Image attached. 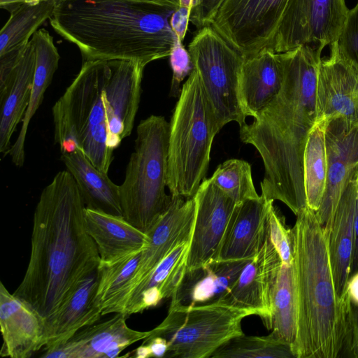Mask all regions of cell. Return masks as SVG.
<instances>
[{"instance_id":"7a4b0ae2","label":"cell","mask_w":358,"mask_h":358,"mask_svg":"<svg viewBox=\"0 0 358 358\" xmlns=\"http://www.w3.org/2000/svg\"><path fill=\"white\" fill-rule=\"evenodd\" d=\"M85 210L67 170L54 176L36 204L28 266L13 294L45 322L100 264L97 248L86 229Z\"/></svg>"},{"instance_id":"d6986e66","label":"cell","mask_w":358,"mask_h":358,"mask_svg":"<svg viewBox=\"0 0 358 358\" xmlns=\"http://www.w3.org/2000/svg\"><path fill=\"white\" fill-rule=\"evenodd\" d=\"M357 190L358 168L345 185L330 221L323 227L334 287L341 299L347 294L349 280Z\"/></svg>"},{"instance_id":"9a60e30c","label":"cell","mask_w":358,"mask_h":358,"mask_svg":"<svg viewBox=\"0 0 358 358\" xmlns=\"http://www.w3.org/2000/svg\"><path fill=\"white\" fill-rule=\"evenodd\" d=\"M327 178L316 213L324 227L331 220L345 185L358 168V125L341 117L330 119L325 130Z\"/></svg>"},{"instance_id":"6da1fadb","label":"cell","mask_w":358,"mask_h":358,"mask_svg":"<svg viewBox=\"0 0 358 358\" xmlns=\"http://www.w3.org/2000/svg\"><path fill=\"white\" fill-rule=\"evenodd\" d=\"M320 52L302 45L278 53L283 80L277 96L240 127V138L253 145L264 166L262 195L280 201L296 215L307 206L303 154L316 120V85Z\"/></svg>"},{"instance_id":"2e32d148","label":"cell","mask_w":358,"mask_h":358,"mask_svg":"<svg viewBox=\"0 0 358 358\" xmlns=\"http://www.w3.org/2000/svg\"><path fill=\"white\" fill-rule=\"evenodd\" d=\"M128 317L115 313L110 319L78 331L65 343L45 348L43 358H115L129 345L143 341L150 331L129 327Z\"/></svg>"},{"instance_id":"f6af8a7d","label":"cell","mask_w":358,"mask_h":358,"mask_svg":"<svg viewBox=\"0 0 358 358\" xmlns=\"http://www.w3.org/2000/svg\"><path fill=\"white\" fill-rule=\"evenodd\" d=\"M134 357L136 358H149L150 352L145 344L142 343L138 348L135 350Z\"/></svg>"},{"instance_id":"7c38bea8","label":"cell","mask_w":358,"mask_h":358,"mask_svg":"<svg viewBox=\"0 0 358 358\" xmlns=\"http://www.w3.org/2000/svg\"><path fill=\"white\" fill-rule=\"evenodd\" d=\"M194 197L196 214L187 271L218 259L227 225L236 204L210 178L203 180Z\"/></svg>"},{"instance_id":"ab89813d","label":"cell","mask_w":358,"mask_h":358,"mask_svg":"<svg viewBox=\"0 0 358 358\" xmlns=\"http://www.w3.org/2000/svg\"><path fill=\"white\" fill-rule=\"evenodd\" d=\"M192 9L179 6L170 17L171 27L177 38L183 41L186 35L188 23L190 21Z\"/></svg>"},{"instance_id":"f546056e","label":"cell","mask_w":358,"mask_h":358,"mask_svg":"<svg viewBox=\"0 0 358 358\" xmlns=\"http://www.w3.org/2000/svg\"><path fill=\"white\" fill-rule=\"evenodd\" d=\"M297 292L294 263L281 264L271 301V331L292 345L297 329Z\"/></svg>"},{"instance_id":"8992f818","label":"cell","mask_w":358,"mask_h":358,"mask_svg":"<svg viewBox=\"0 0 358 358\" xmlns=\"http://www.w3.org/2000/svg\"><path fill=\"white\" fill-rule=\"evenodd\" d=\"M169 126L166 187L172 196L192 198L206 178L220 131L194 69L182 86Z\"/></svg>"},{"instance_id":"d6a6232c","label":"cell","mask_w":358,"mask_h":358,"mask_svg":"<svg viewBox=\"0 0 358 358\" xmlns=\"http://www.w3.org/2000/svg\"><path fill=\"white\" fill-rule=\"evenodd\" d=\"M210 358H295L292 345L278 338L272 331L267 336H247L244 333L231 338Z\"/></svg>"},{"instance_id":"7402d4cb","label":"cell","mask_w":358,"mask_h":358,"mask_svg":"<svg viewBox=\"0 0 358 358\" xmlns=\"http://www.w3.org/2000/svg\"><path fill=\"white\" fill-rule=\"evenodd\" d=\"M250 259L216 260L186 271L169 306L189 307L218 303Z\"/></svg>"},{"instance_id":"9c48e42d","label":"cell","mask_w":358,"mask_h":358,"mask_svg":"<svg viewBox=\"0 0 358 358\" xmlns=\"http://www.w3.org/2000/svg\"><path fill=\"white\" fill-rule=\"evenodd\" d=\"M250 315V311L222 303L169 306L166 317L150 336L166 340V357L210 358L229 339L243 334L242 320Z\"/></svg>"},{"instance_id":"e575fe53","label":"cell","mask_w":358,"mask_h":358,"mask_svg":"<svg viewBox=\"0 0 358 358\" xmlns=\"http://www.w3.org/2000/svg\"><path fill=\"white\" fill-rule=\"evenodd\" d=\"M268 233L282 263L292 264L294 261V242L292 228L283 215L271 202L268 210Z\"/></svg>"},{"instance_id":"83f0119b","label":"cell","mask_w":358,"mask_h":358,"mask_svg":"<svg viewBox=\"0 0 358 358\" xmlns=\"http://www.w3.org/2000/svg\"><path fill=\"white\" fill-rule=\"evenodd\" d=\"M61 160L74 178L86 208L122 216L120 185L107 173L95 167L80 150L62 154Z\"/></svg>"},{"instance_id":"8d00e7d4","label":"cell","mask_w":358,"mask_h":358,"mask_svg":"<svg viewBox=\"0 0 358 358\" xmlns=\"http://www.w3.org/2000/svg\"><path fill=\"white\" fill-rule=\"evenodd\" d=\"M169 61L173 72L170 95L177 97L180 94L181 83L193 70L189 51L184 47L182 41L178 38L171 49Z\"/></svg>"},{"instance_id":"44dd1931","label":"cell","mask_w":358,"mask_h":358,"mask_svg":"<svg viewBox=\"0 0 358 358\" xmlns=\"http://www.w3.org/2000/svg\"><path fill=\"white\" fill-rule=\"evenodd\" d=\"M99 271L82 280L54 314L45 322L44 349L65 343L78 331L103 316L96 297Z\"/></svg>"},{"instance_id":"b9f144b4","label":"cell","mask_w":358,"mask_h":358,"mask_svg":"<svg viewBox=\"0 0 358 358\" xmlns=\"http://www.w3.org/2000/svg\"><path fill=\"white\" fill-rule=\"evenodd\" d=\"M347 294L352 302L358 304V272L349 279Z\"/></svg>"},{"instance_id":"bcb514c9","label":"cell","mask_w":358,"mask_h":358,"mask_svg":"<svg viewBox=\"0 0 358 358\" xmlns=\"http://www.w3.org/2000/svg\"><path fill=\"white\" fill-rule=\"evenodd\" d=\"M194 0H179V6L187 7L192 9Z\"/></svg>"},{"instance_id":"5bb4252c","label":"cell","mask_w":358,"mask_h":358,"mask_svg":"<svg viewBox=\"0 0 358 358\" xmlns=\"http://www.w3.org/2000/svg\"><path fill=\"white\" fill-rule=\"evenodd\" d=\"M282 260L268 235L259 252L243 268L227 294L218 303L250 311L271 329V301Z\"/></svg>"},{"instance_id":"ba28073f","label":"cell","mask_w":358,"mask_h":358,"mask_svg":"<svg viewBox=\"0 0 358 358\" xmlns=\"http://www.w3.org/2000/svg\"><path fill=\"white\" fill-rule=\"evenodd\" d=\"M188 51L219 131L231 122L245 124L238 92L244 55L210 24L199 29Z\"/></svg>"},{"instance_id":"3957f363","label":"cell","mask_w":358,"mask_h":358,"mask_svg":"<svg viewBox=\"0 0 358 358\" xmlns=\"http://www.w3.org/2000/svg\"><path fill=\"white\" fill-rule=\"evenodd\" d=\"M145 67L132 60L83 61L52 109L62 154L80 150L108 174L114 150L132 131Z\"/></svg>"},{"instance_id":"4316f807","label":"cell","mask_w":358,"mask_h":358,"mask_svg":"<svg viewBox=\"0 0 358 358\" xmlns=\"http://www.w3.org/2000/svg\"><path fill=\"white\" fill-rule=\"evenodd\" d=\"M30 41L36 53L31 96L22 121L21 129L9 152L12 162L17 167L22 166L24 162V143L30 121L43 101L45 92L52 82L60 59L53 38L46 29L36 31Z\"/></svg>"},{"instance_id":"cb8c5ba5","label":"cell","mask_w":358,"mask_h":358,"mask_svg":"<svg viewBox=\"0 0 358 358\" xmlns=\"http://www.w3.org/2000/svg\"><path fill=\"white\" fill-rule=\"evenodd\" d=\"M282 80L278 53L264 49L245 57L239 78L238 92L245 115L256 117L279 93Z\"/></svg>"},{"instance_id":"7bdbcfd3","label":"cell","mask_w":358,"mask_h":358,"mask_svg":"<svg viewBox=\"0 0 358 358\" xmlns=\"http://www.w3.org/2000/svg\"><path fill=\"white\" fill-rule=\"evenodd\" d=\"M160 7L176 10L179 6V0H128Z\"/></svg>"},{"instance_id":"d4e9b609","label":"cell","mask_w":358,"mask_h":358,"mask_svg":"<svg viewBox=\"0 0 358 358\" xmlns=\"http://www.w3.org/2000/svg\"><path fill=\"white\" fill-rule=\"evenodd\" d=\"M86 229L96 244L101 263L110 264L143 250L148 236L122 215L86 208Z\"/></svg>"},{"instance_id":"d590c367","label":"cell","mask_w":358,"mask_h":358,"mask_svg":"<svg viewBox=\"0 0 358 358\" xmlns=\"http://www.w3.org/2000/svg\"><path fill=\"white\" fill-rule=\"evenodd\" d=\"M337 44L341 54L358 70V1L348 12Z\"/></svg>"},{"instance_id":"836d02e7","label":"cell","mask_w":358,"mask_h":358,"mask_svg":"<svg viewBox=\"0 0 358 358\" xmlns=\"http://www.w3.org/2000/svg\"><path fill=\"white\" fill-rule=\"evenodd\" d=\"M213 184L236 203L260 196L255 189L250 164L231 159L220 164L210 178Z\"/></svg>"},{"instance_id":"74e56055","label":"cell","mask_w":358,"mask_h":358,"mask_svg":"<svg viewBox=\"0 0 358 358\" xmlns=\"http://www.w3.org/2000/svg\"><path fill=\"white\" fill-rule=\"evenodd\" d=\"M224 0H194L190 21L200 29L210 24Z\"/></svg>"},{"instance_id":"ffe728a7","label":"cell","mask_w":358,"mask_h":358,"mask_svg":"<svg viewBox=\"0 0 358 358\" xmlns=\"http://www.w3.org/2000/svg\"><path fill=\"white\" fill-rule=\"evenodd\" d=\"M272 201L262 194L236 203L231 215L217 260L252 259L268 235V210Z\"/></svg>"},{"instance_id":"1f68e13d","label":"cell","mask_w":358,"mask_h":358,"mask_svg":"<svg viewBox=\"0 0 358 358\" xmlns=\"http://www.w3.org/2000/svg\"><path fill=\"white\" fill-rule=\"evenodd\" d=\"M57 0L24 1L8 11L10 15L0 32V55L29 42L37 29L52 15Z\"/></svg>"},{"instance_id":"60d3db41","label":"cell","mask_w":358,"mask_h":358,"mask_svg":"<svg viewBox=\"0 0 358 358\" xmlns=\"http://www.w3.org/2000/svg\"><path fill=\"white\" fill-rule=\"evenodd\" d=\"M150 352V357H166L168 352L166 340L159 336H149L143 340Z\"/></svg>"},{"instance_id":"484cf974","label":"cell","mask_w":358,"mask_h":358,"mask_svg":"<svg viewBox=\"0 0 358 358\" xmlns=\"http://www.w3.org/2000/svg\"><path fill=\"white\" fill-rule=\"evenodd\" d=\"M191 239L176 246L133 289L124 314L127 317L171 299L187 271Z\"/></svg>"},{"instance_id":"4dcf8cb0","label":"cell","mask_w":358,"mask_h":358,"mask_svg":"<svg viewBox=\"0 0 358 358\" xmlns=\"http://www.w3.org/2000/svg\"><path fill=\"white\" fill-rule=\"evenodd\" d=\"M329 120H316L310 129L303 154V180L307 206L317 212L324 197L327 162L325 130Z\"/></svg>"},{"instance_id":"ee69618b","label":"cell","mask_w":358,"mask_h":358,"mask_svg":"<svg viewBox=\"0 0 358 358\" xmlns=\"http://www.w3.org/2000/svg\"><path fill=\"white\" fill-rule=\"evenodd\" d=\"M38 0H0V7L8 10L15 5L24 1H33Z\"/></svg>"},{"instance_id":"8fae6325","label":"cell","mask_w":358,"mask_h":358,"mask_svg":"<svg viewBox=\"0 0 358 358\" xmlns=\"http://www.w3.org/2000/svg\"><path fill=\"white\" fill-rule=\"evenodd\" d=\"M288 0H224L210 24L245 57L268 49Z\"/></svg>"},{"instance_id":"5b68a950","label":"cell","mask_w":358,"mask_h":358,"mask_svg":"<svg viewBox=\"0 0 358 358\" xmlns=\"http://www.w3.org/2000/svg\"><path fill=\"white\" fill-rule=\"evenodd\" d=\"M292 228L297 292L295 358L343 357L349 334L348 295L336 292L325 232L308 206Z\"/></svg>"},{"instance_id":"e0dca14e","label":"cell","mask_w":358,"mask_h":358,"mask_svg":"<svg viewBox=\"0 0 358 358\" xmlns=\"http://www.w3.org/2000/svg\"><path fill=\"white\" fill-rule=\"evenodd\" d=\"M195 214L194 197L172 196L168 210L146 234L148 244L141 252L131 292L176 246L191 239Z\"/></svg>"},{"instance_id":"52a82bcc","label":"cell","mask_w":358,"mask_h":358,"mask_svg":"<svg viewBox=\"0 0 358 358\" xmlns=\"http://www.w3.org/2000/svg\"><path fill=\"white\" fill-rule=\"evenodd\" d=\"M169 123L152 115L136 129L134 151L120 185L122 216L147 234L168 210L172 196L166 193Z\"/></svg>"},{"instance_id":"30bf717a","label":"cell","mask_w":358,"mask_h":358,"mask_svg":"<svg viewBox=\"0 0 358 358\" xmlns=\"http://www.w3.org/2000/svg\"><path fill=\"white\" fill-rule=\"evenodd\" d=\"M348 10L345 0H288L268 50L309 45L322 52L338 41Z\"/></svg>"},{"instance_id":"f35d334b","label":"cell","mask_w":358,"mask_h":358,"mask_svg":"<svg viewBox=\"0 0 358 358\" xmlns=\"http://www.w3.org/2000/svg\"><path fill=\"white\" fill-rule=\"evenodd\" d=\"M349 334L345 349L343 352L349 357L358 358V304L350 299L348 307Z\"/></svg>"},{"instance_id":"f1b7e54d","label":"cell","mask_w":358,"mask_h":358,"mask_svg":"<svg viewBox=\"0 0 358 358\" xmlns=\"http://www.w3.org/2000/svg\"><path fill=\"white\" fill-rule=\"evenodd\" d=\"M143 251V250H142ZM142 251L133 253L110 264L99 266L96 297L103 316L123 313L131 292Z\"/></svg>"},{"instance_id":"603a6c76","label":"cell","mask_w":358,"mask_h":358,"mask_svg":"<svg viewBox=\"0 0 358 358\" xmlns=\"http://www.w3.org/2000/svg\"><path fill=\"white\" fill-rule=\"evenodd\" d=\"M36 66L31 41L8 76L0 82V152L9 155L11 137L29 105Z\"/></svg>"},{"instance_id":"ac0fdd59","label":"cell","mask_w":358,"mask_h":358,"mask_svg":"<svg viewBox=\"0 0 358 358\" xmlns=\"http://www.w3.org/2000/svg\"><path fill=\"white\" fill-rule=\"evenodd\" d=\"M1 357L28 358L44 347L45 320L0 282Z\"/></svg>"},{"instance_id":"4fadbf2b","label":"cell","mask_w":358,"mask_h":358,"mask_svg":"<svg viewBox=\"0 0 358 358\" xmlns=\"http://www.w3.org/2000/svg\"><path fill=\"white\" fill-rule=\"evenodd\" d=\"M330 48L317 70L316 120L341 117L358 125V70L341 54L337 41Z\"/></svg>"},{"instance_id":"277c9868","label":"cell","mask_w":358,"mask_h":358,"mask_svg":"<svg viewBox=\"0 0 358 358\" xmlns=\"http://www.w3.org/2000/svg\"><path fill=\"white\" fill-rule=\"evenodd\" d=\"M176 10L128 0H57L53 29L85 60L123 59L146 66L169 57L177 39Z\"/></svg>"}]
</instances>
